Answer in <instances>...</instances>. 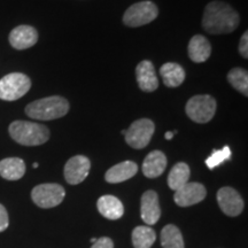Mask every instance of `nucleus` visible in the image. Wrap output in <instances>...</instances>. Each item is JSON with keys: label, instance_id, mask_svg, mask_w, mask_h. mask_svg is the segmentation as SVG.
<instances>
[{"label": "nucleus", "instance_id": "20", "mask_svg": "<svg viewBox=\"0 0 248 248\" xmlns=\"http://www.w3.org/2000/svg\"><path fill=\"white\" fill-rule=\"evenodd\" d=\"M161 77H162L164 85L168 88H177L184 82L185 70L182 66L175 62L164 63L160 69Z\"/></svg>", "mask_w": 248, "mask_h": 248}, {"label": "nucleus", "instance_id": "27", "mask_svg": "<svg viewBox=\"0 0 248 248\" xmlns=\"http://www.w3.org/2000/svg\"><path fill=\"white\" fill-rule=\"evenodd\" d=\"M9 219H8V214L7 210L2 204H0V232L5 231L8 228Z\"/></svg>", "mask_w": 248, "mask_h": 248}, {"label": "nucleus", "instance_id": "26", "mask_svg": "<svg viewBox=\"0 0 248 248\" xmlns=\"http://www.w3.org/2000/svg\"><path fill=\"white\" fill-rule=\"evenodd\" d=\"M91 248H114V243L110 238L102 237L95 240V243H93Z\"/></svg>", "mask_w": 248, "mask_h": 248}, {"label": "nucleus", "instance_id": "16", "mask_svg": "<svg viewBox=\"0 0 248 248\" xmlns=\"http://www.w3.org/2000/svg\"><path fill=\"white\" fill-rule=\"evenodd\" d=\"M138 171V166L132 161H124L119 164H115L114 167L108 170L105 175L106 182L110 184H117L124 181L132 178Z\"/></svg>", "mask_w": 248, "mask_h": 248}, {"label": "nucleus", "instance_id": "28", "mask_svg": "<svg viewBox=\"0 0 248 248\" xmlns=\"http://www.w3.org/2000/svg\"><path fill=\"white\" fill-rule=\"evenodd\" d=\"M239 52L241 54V57L247 59L248 58V32L244 33L240 38V43H239Z\"/></svg>", "mask_w": 248, "mask_h": 248}, {"label": "nucleus", "instance_id": "6", "mask_svg": "<svg viewBox=\"0 0 248 248\" xmlns=\"http://www.w3.org/2000/svg\"><path fill=\"white\" fill-rule=\"evenodd\" d=\"M159 15V9L152 1H140L133 4L123 15V23L131 28H137L151 23Z\"/></svg>", "mask_w": 248, "mask_h": 248}, {"label": "nucleus", "instance_id": "21", "mask_svg": "<svg viewBox=\"0 0 248 248\" xmlns=\"http://www.w3.org/2000/svg\"><path fill=\"white\" fill-rule=\"evenodd\" d=\"M190 168L184 162H179L172 167L168 175V186L171 190L177 191L183 187L190 179Z\"/></svg>", "mask_w": 248, "mask_h": 248}, {"label": "nucleus", "instance_id": "18", "mask_svg": "<svg viewBox=\"0 0 248 248\" xmlns=\"http://www.w3.org/2000/svg\"><path fill=\"white\" fill-rule=\"evenodd\" d=\"M97 207L99 213L107 219H119L124 214L122 202L114 195H102L98 200Z\"/></svg>", "mask_w": 248, "mask_h": 248}, {"label": "nucleus", "instance_id": "29", "mask_svg": "<svg viewBox=\"0 0 248 248\" xmlns=\"http://www.w3.org/2000/svg\"><path fill=\"white\" fill-rule=\"evenodd\" d=\"M164 137H166L167 140H170V139H172L173 137V132H170V131L166 132V136H164Z\"/></svg>", "mask_w": 248, "mask_h": 248}, {"label": "nucleus", "instance_id": "2", "mask_svg": "<svg viewBox=\"0 0 248 248\" xmlns=\"http://www.w3.org/2000/svg\"><path fill=\"white\" fill-rule=\"evenodd\" d=\"M69 111V102L66 98L53 95L39 99L26 107V114L31 119L51 121L63 117Z\"/></svg>", "mask_w": 248, "mask_h": 248}, {"label": "nucleus", "instance_id": "7", "mask_svg": "<svg viewBox=\"0 0 248 248\" xmlns=\"http://www.w3.org/2000/svg\"><path fill=\"white\" fill-rule=\"evenodd\" d=\"M155 130L154 123L148 119L135 121L124 132L126 144L135 150H141L150 144Z\"/></svg>", "mask_w": 248, "mask_h": 248}, {"label": "nucleus", "instance_id": "10", "mask_svg": "<svg viewBox=\"0 0 248 248\" xmlns=\"http://www.w3.org/2000/svg\"><path fill=\"white\" fill-rule=\"evenodd\" d=\"M217 202L222 212L228 216H238L244 210L243 198L232 187H222L217 192Z\"/></svg>", "mask_w": 248, "mask_h": 248}, {"label": "nucleus", "instance_id": "3", "mask_svg": "<svg viewBox=\"0 0 248 248\" xmlns=\"http://www.w3.org/2000/svg\"><path fill=\"white\" fill-rule=\"evenodd\" d=\"M8 130L11 137L23 146H38L49 139V130L38 123L15 121L11 123Z\"/></svg>", "mask_w": 248, "mask_h": 248}, {"label": "nucleus", "instance_id": "9", "mask_svg": "<svg viewBox=\"0 0 248 248\" xmlns=\"http://www.w3.org/2000/svg\"><path fill=\"white\" fill-rule=\"evenodd\" d=\"M207 195L206 187L200 183H186L183 187L175 191L173 200L179 207H190L202 201Z\"/></svg>", "mask_w": 248, "mask_h": 248}, {"label": "nucleus", "instance_id": "14", "mask_svg": "<svg viewBox=\"0 0 248 248\" xmlns=\"http://www.w3.org/2000/svg\"><path fill=\"white\" fill-rule=\"evenodd\" d=\"M136 76L139 89L144 92H153L159 88V79L151 61L144 60L136 68Z\"/></svg>", "mask_w": 248, "mask_h": 248}, {"label": "nucleus", "instance_id": "25", "mask_svg": "<svg viewBox=\"0 0 248 248\" xmlns=\"http://www.w3.org/2000/svg\"><path fill=\"white\" fill-rule=\"evenodd\" d=\"M231 157V150L229 146H224L222 150L214 151L208 159L206 160V164L209 169H214L222 164L224 161L229 160Z\"/></svg>", "mask_w": 248, "mask_h": 248}, {"label": "nucleus", "instance_id": "19", "mask_svg": "<svg viewBox=\"0 0 248 248\" xmlns=\"http://www.w3.org/2000/svg\"><path fill=\"white\" fill-rule=\"evenodd\" d=\"M26 173V163L18 157H7L0 161V176L7 181H18Z\"/></svg>", "mask_w": 248, "mask_h": 248}, {"label": "nucleus", "instance_id": "11", "mask_svg": "<svg viewBox=\"0 0 248 248\" xmlns=\"http://www.w3.org/2000/svg\"><path fill=\"white\" fill-rule=\"evenodd\" d=\"M90 167V160L84 155H76L67 161L64 166V178L67 183L71 185H77L88 177Z\"/></svg>", "mask_w": 248, "mask_h": 248}, {"label": "nucleus", "instance_id": "15", "mask_svg": "<svg viewBox=\"0 0 248 248\" xmlns=\"http://www.w3.org/2000/svg\"><path fill=\"white\" fill-rule=\"evenodd\" d=\"M167 168V157L161 151H153L142 162V173L147 178H156Z\"/></svg>", "mask_w": 248, "mask_h": 248}, {"label": "nucleus", "instance_id": "12", "mask_svg": "<svg viewBox=\"0 0 248 248\" xmlns=\"http://www.w3.org/2000/svg\"><path fill=\"white\" fill-rule=\"evenodd\" d=\"M140 215L142 221L147 225H154L160 219L161 208L159 203V195L154 191H146L141 197Z\"/></svg>", "mask_w": 248, "mask_h": 248}, {"label": "nucleus", "instance_id": "1", "mask_svg": "<svg viewBox=\"0 0 248 248\" xmlns=\"http://www.w3.org/2000/svg\"><path fill=\"white\" fill-rule=\"evenodd\" d=\"M239 22V15L226 2L212 1L204 8L202 28L212 35L230 33L237 29Z\"/></svg>", "mask_w": 248, "mask_h": 248}, {"label": "nucleus", "instance_id": "23", "mask_svg": "<svg viewBox=\"0 0 248 248\" xmlns=\"http://www.w3.org/2000/svg\"><path fill=\"white\" fill-rule=\"evenodd\" d=\"M156 234L150 226H137L132 231V244L135 248H151Z\"/></svg>", "mask_w": 248, "mask_h": 248}, {"label": "nucleus", "instance_id": "5", "mask_svg": "<svg viewBox=\"0 0 248 248\" xmlns=\"http://www.w3.org/2000/svg\"><path fill=\"white\" fill-rule=\"evenodd\" d=\"M216 100L212 95H194L187 101L185 107L186 115L197 123H207L213 119L216 111Z\"/></svg>", "mask_w": 248, "mask_h": 248}, {"label": "nucleus", "instance_id": "17", "mask_svg": "<svg viewBox=\"0 0 248 248\" xmlns=\"http://www.w3.org/2000/svg\"><path fill=\"white\" fill-rule=\"evenodd\" d=\"M188 57L193 62L201 63L207 61L212 54V46L208 39L201 35H195L188 43Z\"/></svg>", "mask_w": 248, "mask_h": 248}, {"label": "nucleus", "instance_id": "30", "mask_svg": "<svg viewBox=\"0 0 248 248\" xmlns=\"http://www.w3.org/2000/svg\"><path fill=\"white\" fill-rule=\"evenodd\" d=\"M33 168H38V163H37V162L33 163Z\"/></svg>", "mask_w": 248, "mask_h": 248}, {"label": "nucleus", "instance_id": "31", "mask_svg": "<svg viewBox=\"0 0 248 248\" xmlns=\"http://www.w3.org/2000/svg\"><path fill=\"white\" fill-rule=\"evenodd\" d=\"M95 240H97V239H95V238H92V239H91V243L93 244V243H95Z\"/></svg>", "mask_w": 248, "mask_h": 248}, {"label": "nucleus", "instance_id": "4", "mask_svg": "<svg viewBox=\"0 0 248 248\" xmlns=\"http://www.w3.org/2000/svg\"><path fill=\"white\" fill-rule=\"evenodd\" d=\"M31 88L29 77L21 73H12L0 79V99L14 101L22 98Z\"/></svg>", "mask_w": 248, "mask_h": 248}, {"label": "nucleus", "instance_id": "8", "mask_svg": "<svg viewBox=\"0 0 248 248\" xmlns=\"http://www.w3.org/2000/svg\"><path fill=\"white\" fill-rule=\"evenodd\" d=\"M66 191L59 184H40L31 192L32 201L40 208H53L60 204L64 199Z\"/></svg>", "mask_w": 248, "mask_h": 248}, {"label": "nucleus", "instance_id": "22", "mask_svg": "<svg viewBox=\"0 0 248 248\" xmlns=\"http://www.w3.org/2000/svg\"><path fill=\"white\" fill-rule=\"evenodd\" d=\"M161 245L163 248H185L184 239L176 225H166L161 231Z\"/></svg>", "mask_w": 248, "mask_h": 248}, {"label": "nucleus", "instance_id": "24", "mask_svg": "<svg viewBox=\"0 0 248 248\" xmlns=\"http://www.w3.org/2000/svg\"><path fill=\"white\" fill-rule=\"evenodd\" d=\"M229 83L233 88L243 93L244 95H248V73L243 68H233L228 74Z\"/></svg>", "mask_w": 248, "mask_h": 248}, {"label": "nucleus", "instance_id": "13", "mask_svg": "<svg viewBox=\"0 0 248 248\" xmlns=\"http://www.w3.org/2000/svg\"><path fill=\"white\" fill-rule=\"evenodd\" d=\"M38 40V32L33 27L18 26L9 33V43L15 49L32 47Z\"/></svg>", "mask_w": 248, "mask_h": 248}]
</instances>
